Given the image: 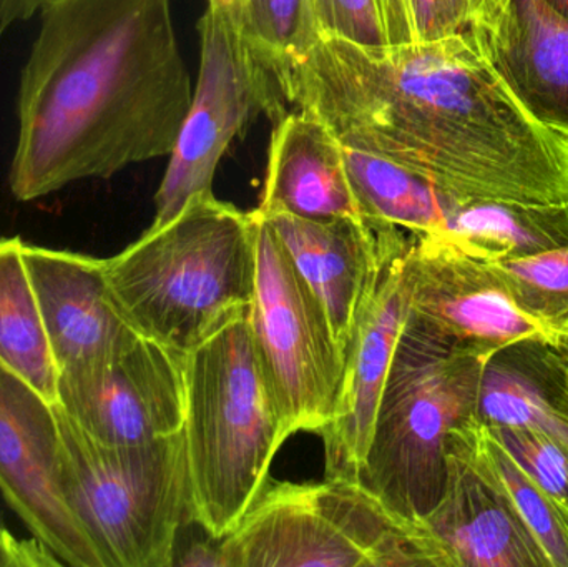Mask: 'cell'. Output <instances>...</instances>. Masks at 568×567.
<instances>
[{
    "label": "cell",
    "mask_w": 568,
    "mask_h": 567,
    "mask_svg": "<svg viewBox=\"0 0 568 567\" xmlns=\"http://www.w3.org/2000/svg\"><path fill=\"white\" fill-rule=\"evenodd\" d=\"M474 418L534 429L568 453V369L552 342L523 340L487 356Z\"/></svg>",
    "instance_id": "obj_19"
},
{
    "label": "cell",
    "mask_w": 568,
    "mask_h": 567,
    "mask_svg": "<svg viewBox=\"0 0 568 567\" xmlns=\"http://www.w3.org/2000/svg\"><path fill=\"white\" fill-rule=\"evenodd\" d=\"M550 10L568 20V0H542Z\"/></svg>",
    "instance_id": "obj_33"
},
{
    "label": "cell",
    "mask_w": 568,
    "mask_h": 567,
    "mask_svg": "<svg viewBox=\"0 0 568 567\" xmlns=\"http://www.w3.org/2000/svg\"><path fill=\"white\" fill-rule=\"evenodd\" d=\"M467 36L527 112L568 142V20L542 0H486Z\"/></svg>",
    "instance_id": "obj_16"
},
{
    "label": "cell",
    "mask_w": 568,
    "mask_h": 567,
    "mask_svg": "<svg viewBox=\"0 0 568 567\" xmlns=\"http://www.w3.org/2000/svg\"><path fill=\"white\" fill-rule=\"evenodd\" d=\"M55 403L0 365V493L33 538L70 567H102L62 489Z\"/></svg>",
    "instance_id": "obj_12"
},
{
    "label": "cell",
    "mask_w": 568,
    "mask_h": 567,
    "mask_svg": "<svg viewBox=\"0 0 568 567\" xmlns=\"http://www.w3.org/2000/svg\"><path fill=\"white\" fill-rule=\"evenodd\" d=\"M556 340H559V342H567L568 343V325L564 326V328L560 330L559 333H557ZM556 340H554V342H556Z\"/></svg>",
    "instance_id": "obj_35"
},
{
    "label": "cell",
    "mask_w": 568,
    "mask_h": 567,
    "mask_svg": "<svg viewBox=\"0 0 568 567\" xmlns=\"http://www.w3.org/2000/svg\"><path fill=\"white\" fill-rule=\"evenodd\" d=\"M62 489L102 567L175 566L190 512L183 432L143 445L90 438L55 403Z\"/></svg>",
    "instance_id": "obj_7"
},
{
    "label": "cell",
    "mask_w": 568,
    "mask_h": 567,
    "mask_svg": "<svg viewBox=\"0 0 568 567\" xmlns=\"http://www.w3.org/2000/svg\"><path fill=\"white\" fill-rule=\"evenodd\" d=\"M552 345L556 346L557 353H559L560 358L566 363L568 369V343L556 340V342H552Z\"/></svg>",
    "instance_id": "obj_34"
},
{
    "label": "cell",
    "mask_w": 568,
    "mask_h": 567,
    "mask_svg": "<svg viewBox=\"0 0 568 567\" xmlns=\"http://www.w3.org/2000/svg\"><path fill=\"white\" fill-rule=\"evenodd\" d=\"M376 270L344 350L343 379L333 418L320 432L326 478L359 482L377 408L407 320L406 230L376 223Z\"/></svg>",
    "instance_id": "obj_10"
},
{
    "label": "cell",
    "mask_w": 568,
    "mask_h": 567,
    "mask_svg": "<svg viewBox=\"0 0 568 567\" xmlns=\"http://www.w3.org/2000/svg\"><path fill=\"white\" fill-rule=\"evenodd\" d=\"M219 546L225 567H449L423 522L343 478H268Z\"/></svg>",
    "instance_id": "obj_5"
},
{
    "label": "cell",
    "mask_w": 568,
    "mask_h": 567,
    "mask_svg": "<svg viewBox=\"0 0 568 567\" xmlns=\"http://www.w3.org/2000/svg\"><path fill=\"white\" fill-rule=\"evenodd\" d=\"M255 263L253 213L210 193L103 259V272L133 332L185 356L248 315Z\"/></svg>",
    "instance_id": "obj_3"
},
{
    "label": "cell",
    "mask_w": 568,
    "mask_h": 567,
    "mask_svg": "<svg viewBox=\"0 0 568 567\" xmlns=\"http://www.w3.org/2000/svg\"><path fill=\"white\" fill-rule=\"evenodd\" d=\"M321 37L359 45L387 43L377 0H311Z\"/></svg>",
    "instance_id": "obj_28"
},
{
    "label": "cell",
    "mask_w": 568,
    "mask_h": 567,
    "mask_svg": "<svg viewBox=\"0 0 568 567\" xmlns=\"http://www.w3.org/2000/svg\"><path fill=\"white\" fill-rule=\"evenodd\" d=\"M62 566L39 539H17L0 518V567Z\"/></svg>",
    "instance_id": "obj_29"
},
{
    "label": "cell",
    "mask_w": 568,
    "mask_h": 567,
    "mask_svg": "<svg viewBox=\"0 0 568 567\" xmlns=\"http://www.w3.org/2000/svg\"><path fill=\"white\" fill-rule=\"evenodd\" d=\"M39 12L12 195L32 202L170 155L193 99L170 0H45Z\"/></svg>",
    "instance_id": "obj_2"
},
{
    "label": "cell",
    "mask_w": 568,
    "mask_h": 567,
    "mask_svg": "<svg viewBox=\"0 0 568 567\" xmlns=\"http://www.w3.org/2000/svg\"><path fill=\"white\" fill-rule=\"evenodd\" d=\"M486 360L406 320L359 479L397 515L423 522L439 502L447 436L476 413Z\"/></svg>",
    "instance_id": "obj_6"
},
{
    "label": "cell",
    "mask_w": 568,
    "mask_h": 567,
    "mask_svg": "<svg viewBox=\"0 0 568 567\" xmlns=\"http://www.w3.org/2000/svg\"><path fill=\"white\" fill-rule=\"evenodd\" d=\"M486 0H377L387 43L433 42L469 32Z\"/></svg>",
    "instance_id": "obj_26"
},
{
    "label": "cell",
    "mask_w": 568,
    "mask_h": 567,
    "mask_svg": "<svg viewBox=\"0 0 568 567\" xmlns=\"http://www.w3.org/2000/svg\"><path fill=\"white\" fill-rule=\"evenodd\" d=\"M256 212L313 220L364 219L347 175L343 143L320 117L296 109L276 120Z\"/></svg>",
    "instance_id": "obj_18"
},
{
    "label": "cell",
    "mask_w": 568,
    "mask_h": 567,
    "mask_svg": "<svg viewBox=\"0 0 568 567\" xmlns=\"http://www.w3.org/2000/svg\"><path fill=\"white\" fill-rule=\"evenodd\" d=\"M209 6L225 13L243 32V7H245V0H209Z\"/></svg>",
    "instance_id": "obj_32"
},
{
    "label": "cell",
    "mask_w": 568,
    "mask_h": 567,
    "mask_svg": "<svg viewBox=\"0 0 568 567\" xmlns=\"http://www.w3.org/2000/svg\"><path fill=\"white\" fill-rule=\"evenodd\" d=\"M344 163L361 212L371 222L410 233L439 232L463 203L383 156L344 146Z\"/></svg>",
    "instance_id": "obj_22"
},
{
    "label": "cell",
    "mask_w": 568,
    "mask_h": 567,
    "mask_svg": "<svg viewBox=\"0 0 568 567\" xmlns=\"http://www.w3.org/2000/svg\"><path fill=\"white\" fill-rule=\"evenodd\" d=\"M407 318L447 345L493 355L529 338L554 335L510 298L484 260L440 233H410L404 253Z\"/></svg>",
    "instance_id": "obj_11"
},
{
    "label": "cell",
    "mask_w": 568,
    "mask_h": 567,
    "mask_svg": "<svg viewBox=\"0 0 568 567\" xmlns=\"http://www.w3.org/2000/svg\"><path fill=\"white\" fill-rule=\"evenodd\" d=\"M23 259L59 376L100 368L142 338L110 298L103 259L30 243Z\"/></svg>",
    "instance_id": "obj_15"
},
{
    "label": "cell",
    "mask_w": 568,
    "mask_h": 567,
    "mask_svg": "<svg viewBox=\"0 0 568 567\" xmlns=\"http://www.w3.org/2000/svg\"><path fill=\"white\" fill-rule=\"evenodd\" d=\"M263 216L320 300L344 355L379 256L376 223L357 216L327 220L287 213Z\"/></svg>",
    "instance_id": "obj_17"
},
{
    "label": "cell",
    "mask_w": 568,
    "mask_h": 567,
    "mask_svg": "<svg viewBox=\"0 0 568 567\" xmlns=\"http://www.w3.org/2000/svg\"><path fill=\"white\" fill-rule=\"evenodd\" d=\"M477 439L494 475L506 489L552 567H568V513L526 475L506 449L477 422Z\"/></svg>",
    "instance_id": "obj_25"
},
{
    "label": "cell",
    "mask_w": 568,
    "mask_h": 567,
    "mask_svg": "<svg viewBox=\"0 0 568 567\" xmlns=\"http://www.w3.org/2000/svg\"><path fill=\"white\" fill-rule=\"evenodd\" d=\"M483 425V423H480ZM520 469L568 513V453L524 426L483 425Z\"/></svg>",
    "instance_id": "obj_27"
},
{
    "label": "cell",
    "mask_w": 568,
    "mask_h": 567,
    "mask_svg": "<svg viewBox=\"0 0 568 567\" xmlns=\"http://www.w3.org/2000/svg\"><path fill=\"white\" fill-rule=\"evenodd\" d=\"M199 33V80L155 195L152 226L175 219L196 196L213 193L220 160L255 113L275 120L286 113L272 75L232 19L209 6Z\"/></svg>",
    "instance_id": "obj_9"
},
{
    "label": "cell",
    "mask_w": 568,
    "mask_h": 567,
    "mask_svg": "<svg viewBox=\"0 0 568 567\" xmlns=\"http://www.w3.org/2000/svg\"><path fill=\"white\" fill-rule=\"evenodd\" d=\"M440 235L479 260H510L568 245L567 205L463 202Z\"/></svg>",
    "instance_id": "obj_20"
},
{
    "label": "cell",
    "mask_w": 568,
    "mask_h": 567,
    "mask_svg": "<svg viewBox=\"0 0 568 567\" xmlns=\"http://www.w3.org/2000/svg\"><path fill=\"white\" fill-rule=\"evenodd\" d=\"M255 220V290L248 320L275 395L283 443L320 433L333 418L344 355L320 300L311 292L265 216Z\"/></svg>",
    "instance_id": "obj_8"
},
{
    "label": "cell",
    "mask_w": 568,
    "mask_h": 567,
    "mask_svg": "<svg viewBox=\"0 0 568 567\" xmlns=\"http://www.w3.org/2000/svg\"><path fill=\"white\" fill-rule=\"evenodd\" d=\"M180 566H202V567H225L223 565L222 553H220L219 541L199 543L193 545L182 559H179Z\"/></svg>",
    "instance_id": "obj_31"
},
{
    "label": "cell",
    "mask_w": 568,
    "mask_h": 567,
    "mask_svg": "<svg viewBox=\"0 0 568 567\" xmlns=\"http://www.w3.org/2000/svg\"><path fill=\"white\" fill-rule=\"evenodd\" d=\"M57 405L95 442L143 445L183 432V356L140 338L100 368L59 376Z\"/></svg>",
    "instance_id": "obj_13"
},
{
    "label": "cell",
    "mask_w": 568,
    "mask_h": 567,
    "mask_svg": "<svg viewBox=\"0 0 568 567\" xmlns=\"http://www.w3.org/2000/svg\"><path fill=\"white\" fill-rule=\"evenodd\" d=\"M243 36L280 92L287 73L306 59L321 33L311 0H245Z\"/></svg>",
    "instance_id": "obj_23"
},
{
    "label": "cell",
    "mask_w": 568,
    "mask_h": 567,
    "mask_svg": "<svg viewBox=\"0 0 568 567\" xmlns=\"http://www.w3.org/2000/svg\"><path fill=\"white\" fill-rule=\"evenodd\" d=\"M183 375L190 512L220 541L255 502L284 445L248 315L186 353Z\"/></svg>",
    "instance_id": "obj_4"
},
{
    "label": "cell",
    "mask_w": 568,
    "mask_h": 567,
    "mask_svg": "<svg viewBox=\"0 0 568 567\" xmlns=\"http://www.w3.org/2000/svg\"><path fill=\"white\" fill-rule=\"evenodd\" d=\"M423 525L449 567H552L487 463L474 416L447 436L446 483Z\"/></svg>",
    "instance_id": "obj_14"
},
{
    "label": "cell",
    "mask_w": 568,
    "mask_h": 567,
    "mask_svg": "<svg viewBox=\"0 0 568 567\" xmlns=\"http://www.w3.org/2000/svg\"><path fill=\"white\" fill-rule=\"evenodd\" d=\"M280 92L344 146L454 199L568 203V142L527 112L467 33L399 45L320 37Z\"/></svg>",
    "instance_id": "obj_1"
},
{
    "label": "cell",
    "mask_w": 568,
    "mask_h": 567,
    "mask_svg": "<svg viewBox=\"0 0 568 567\" xmlns=\"http://www.w3.org/2000/svg\"><path fill=\"white\" fill-rule=\"evenodd\" d=\"M45 0H0V39L17 22L29 20Z\"/></svg>",
    "instance_id": "obj_30"
},
{
    "label": "cell",
    "mask_w": 568,
    "mask_h": 567,
    "mask_svg": "<svg viewBox=\"0 0 568 567\" xmlns=\"http://www.w3.org/2000/svg\"><path fill=\"white\" fill-rule=\"evenodd\" d=\"M513 302L530 318L557 333L568 325V245L510 260H484Z\"/></svg>",
    "instance_id": "obj_24"
},
{
    "label": "cell",
    "mask_w": 568,
    "mask_h": 567,
    "mask_svg": "<svg viewBox=\"0 0 568 567\" xmlns=\"http://www.w3.org/2000/svg\"><path fill=\"white\" fill-rule=\"evenodd\" d=\"M19 236L0 239V365L57 403L59 372Z\"/></svg>",
    "instance_id": "obj_21"
}]
</instances>
